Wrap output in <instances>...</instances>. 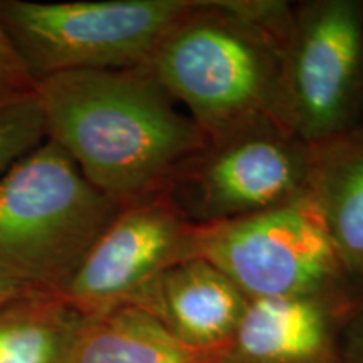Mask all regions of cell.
Instances as JSON below:
<instances>
[{"mask_svg":"<svg viewBox=\"0 0 363 363\" xmlns=\"http://www.w3.org/2000/svg\"><path fill=\"white\" fill-rule=\"evenodd\" d=\"M35 98L45 138L120 207L163 192L207 142L145 67L52 74Z\"/></svg>","mask_w":363,"mask_h":363,"instance_id":"6da1fadb","label":"cell"},{"mask_svg":"<svg viewBox=\"0 0 363 363\" xmlns=\"http://www.w3.org/2000/svg\"><path fill=\"white\" fill-rule=\"evenodd\" d=\"M289 12L291 2L281 0H199L145 69L187 108L206 140L271 125L289 130L283 84Z\"/></svg>","mask_w":363,"mask_h":363,"instance_id":"7a4b0ae2","label":"cell"},{"mask_svg":"<svg viewBox=\"0 0 363 363\" xmlns=\"http://www.w3.org/2000/svg\"><path fill=\"white\" fill-rule=\"evenodd\" d=\"M118 211L45 138L0 177V271L59 296Z\"/></svg>","mask_w":363,"mask_h":363,"instance_id":"3957f363","label":"cell"},{"mask_svg":"<svg viewBox=\"0 0 363 363\" xmlns=\"http://www.w3.org/2000/svg\"><path fill=\"white\" fill-rule=\"evenodd\" d=\"M199 0L0 2V17L35 79L145 67Z\"/></svg>","mask_w":363,"mask_h":363,"instance_id":"277c9868","label":"cell"},{"mask_svg":"<svg viewBox=\"0 0 363 363\" xmlns=\"http://www.w3.org/2000/svg\"><path fill=\"white\" fill-rule=\"evenodd\" d=\"M197 257L224 272L249 301L313 294L358 298L310 194L264 214L201 227Z\"/></svg>","mask_w":363,"mask_h":363,"instance_id":"5b68a950","label":"cell"},{"mask_svg":"<svg viewBox=\"0 0 363 363\" xmlns=\"http://www.w3.org/2000/svg\"><path fill=\"white\" fill-rule=\"evenodd\" d=\"M311 145L281 126L207 140L165 194L197 227L264 214L310 194Z\"/></svg>","mask_w":363,"mask_h":363,"instance_id":"8992f818","label":"cell"},{"mask_svg":"<svg viewBox=\"0 0 363 363\" xmlns=\"http://www.w3.org/2000/svg\"><path fill=\"white\" fill-rule=\"evenodd\" d=\"M283 84L288 128L303 142L363 123V0L291 4Z\"/></svg>","mask_w":363,"mask_h":363,"instance_id":"52a82bcc","label":"cell"},{"mask_svg":"<svg viewBox=\"0 0 363 363\" xmlns=\"http://www.w3.org/2000/svg\"><path fill=\"white\" fill-rule=\"evenodd\" d=\"M199 233L165 190L125 203L59 296L86 316L123 305L160 272L197 257Z\"/></svg>","mask_w":363,"mask_h":363,"instance_id":"ba28073f","label":"cell"},{"mask_svg":"<svg viewBox=\"0 0 363 363\" xmlns=\"http://www.w3.org/2000/svg\"><path fill=\"white\" fill-rule=\"evenodd\" d=\"M355 296L251 299L214 363H338L340 333Z\"/></svg>","mask_w":363,"mask_h":363,"instance_id":"9c48e42d","label":"cell"},{"mask_svg":"<svg viewBox=\"0 0 363 363\" xmlns=\"http://www.w3.org/2000/svg\"><path fill=\"white\" fill-rule=\"evenodd\" d=\"M126 303L152 315L179 342L217 357L234 337L249 299L214 264L194 257L160 272Z\"/></svg>","mask_w":363,"mask_h":363,"instance_id":"30bf717a","label":"cell"},{"mask_svg":"<svg viewBox=\"0 0 363 363\" xmlns=\"http://www.w3.org/2000/svg\"><path fill=\"white\" fill-rule=\"evenodd\" d=\"M310 197L348 279L363 293V123L311 145Z\"/></svg>","mask_w":363,"mask_h":363,"instance_id":"8fae6325","label":"cell"},{"mask_svg":"<svg viewBox=\"0 0 363 363\" xmlns=\"http://www.w3.org/2000/svg\"><path fill=\"white\" fill-rule=\"evenodd\" d=\"M216 357L179 342L135 305L88 316L71 363H214Z\"/></svg>","mask_w":363,"mask_h":363,"instance_id":"7c38bea8","label":"cell"},{"mask_svg":"<svg viewBox=\"0 0 363 363\" xmlns=\"http://www.w3.org/2000/svg\"><path fill=\"white\" fill-rule=\"evenodd\" d=\"M86 320L66 299L48 293L0 308V363H71Z\"/></svg>","mask_w":363,"mask_h":363,"instance_id":"4fadbf2b","label":"cell"},{"mask_svg":"<svg viewBox=\"0 0 363 363\" xmlns=\"http://www.w3.org/2000/svg\"><path fill=\"white\" fill-rule=\"evenodd\" d=\"M44 140V118L35 93L0 103V177Z\"/></svg>","mask_w":363,"mask_h":363,"instance_id":"5bb4252c","label":"cell"},{"mask_svg":"<svg viewBox=\"0 0 363 363\" xmlns=\"http://www.w3.org/2000/svg\"><path fill=\"white\" fill-rule=\"evenodd\" d=\"M38 88V79L27 67L0 17V103L30 96Z\"/></svg>","mask_w":363,"mask_h":363,"instance_id":"9a60e30c","label":"cell"},{"mask_svg":"<svg viewBox=\"0 0 363 363\" xmlns=\"http://www.w3.org/2000/svg\"><path fill=\"white\" fill-rule=\"evenodd\" d=\"M338 363H363V293L345 318L340 333Z\"/></svg>","mask_w":363,"mask_h":363,"instance_id":"2e32d148","label":"cell"},{"mask_svg":"<svg viewBox=\"0 0 363 363\" xmlns=\"http://www.w3.org/2000/svg\"><path fill=\"white\" fill-rule=\"evenodd\" d=\"M38 293L40 291H35L30 286L21 283V281L13 279L11 276H7L6 272L0 271V308L19 301V299H24L27 296H33V294Z\"/></svg>","mask_w":363,"mask_h":363,"instance_id":"e0dca14e","label":"cell"}]
</instances>
